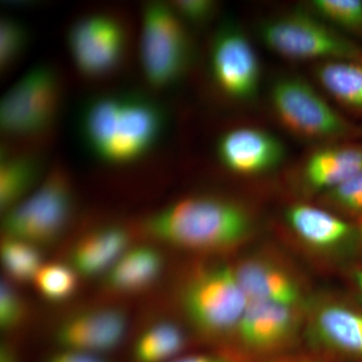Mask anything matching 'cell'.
I'll use <instances>...</instances> for the list:
<instances>
[{
	"label": "cell",
	"instance_id": "6da1fadb",
	"mask_svg": "<svg viewBox=\"0 0 362 362\" xmlns=\"http://www.w3.org/2000/svg\"><path fill=\"white\" fill-rule=\"evenodd\" d=\"M143 230L152 239L185 251L220 254L251 239L256 221L251 209L228 197H183L150 214Z\"/></svg>",
	"mask_w": 362,
	"mask_h": 362
},
{
	"label": "cell",
	"instance_id": "7a4b0ae2",
	"mask_svg": "<svg viewBox=\"0 0 362 362\" xmlns=\"http://www.w3.org/2000/svg\"><path fill=\"white\" fill-rule=\"evenodd\" d=\"M165 115L147 98L104 95L86 105L81 134L93 156L109 165H129L146 156L161 138Z\"/></svg>",
	"mask_w": 362,
	"mask_h": 362
},
{
	"label": "cell",
	"instance_id": "3957f363",
	"mask_svg": "<svg viewBox=\"0 0 362 362\" xmlns=\"http://www.w3.org/2000/svg\"><path fill=\"white\" fill-rule=\"evenodd\" d=\"M180 305L195 330L206 339L233 337L247 299L233 265L202 266L190 274L180 292Z\"/></svg>",
	"mask_w": 362,
	"mask_h": 362
},
{
	"label": "cell",
	"instance_id": "277c9868",
	"mask_svg": "<svg viewBox=\"0 0 362 362\" xmlns=\"http://www.w3.org/2000/svg\"><path fill=\"white\" fill-rule=\"evenodd\" d=\"M274 115L286 130L319 145L351 141L361 130L328 103L308 82L299 76H281L269 93Z\"/></svg>",
	"mask_w": 362,
	"mask_h": 362
},
{
	"label": "cell",
	"instance_id": "5b68a950",
	"mask_svg": "<svg viewBox=\"0 0 362 362\" xmlns=\"http://www.w3.org/2000/svg\"><path fill=\"white\" fill-rule=\"evenodd\" d=\"M75 207V192L63 166L52 168L39 187L23 202L4 214L6 237L40 247L52 246L70 225Z\"/></svg>",
	"mask_w": 362,
	"mask_h": 362
},
{
	"label": "cell",
	"instance_id": "8992f818",
	"mask_svg": "<svg viewBox=\"0 0 362 362\" xmlns=\"http://www.w3.org/2000/svg\"><path fill=\"white\" fill-rule=\"evenodd\" d=\"M258 32L268 49L293 61L362 59L361 45L307 9L272 16Z\"/></svg>",
	"mask_w": 362,
	"mask_h": 362
},
{
	"label": "cell",
	"instance_id": "52a82bcc",
	"mask_svg": "<svg viewBox=\"0 0 362 362\" xmlns=\"http://www.w3.org/2000/svg\"><path fill=\"white\" fill-rule=\"evenodd\" d=\"M192 45L187 25L169 4L149 2L142 11L140 61L151 87L177 83L189 69Z\"/></svg>",
	"mask_w": 362,
	"mask_h": 362
},
{
	"label": "cell",
	"instance_id": "ba28073f",
	"mask_svg": "<svg viewBox=\"0 0 362 362\" xmlns=\"http://www.w3.org/2000/svg\"><path fill=\"white\" fill-rule=\"evenodd\" d=\"M63 85L49 64L33 66L14 83L0 104V127L11 138L33 139L49 132L61 111Z\"/></svg>",
	"mask_w": 362,
	"mask_h": 362
},
{
	"label": "cell",
	"instance_id": "9c48e42d",
	"mask_svg": "<svg viewBox=\"0 0 362 362\" xmlns=\"http://www.w3.org/2000/svg\"><path fill=\"white\" fill-rule=\"evenodd\" d=\"M303 335L312 349L322 354L362 362V304L335 295L309 298Z\"/></svg>",
	"mask_w": 362,
	"mask_h": 362
},
{
	"label": "cell",
	"instance_id": "30bf717a",
	"mask_svg": "<svg viewBox=\"0 0 362 362\" xmlns=\"http://www.w3.org/2000/svg\"><path fill=\"white\" fill-rule=\"evenodd\" d=\"M128 45L127 28L114 14H87L69 30V52L84 77L101 78L113 74L122 65Z\"/></svg>",
	"mask_w": 362,
	"mask_h": 362
},
{
	"label": "cell",
	"instance_id": "8fae6325",
	"mask_svg": "<svg viewBox=\"0 0 362 362\" xmlns=\"http://www.w3.org/2000/svg\"><path fill=\"white\" fill-rule=\"evenodd\" d=\"M209 64L214 84L223 96L246 102L258 95L261 64L239 25L226 23L218 28L211 40Z\"/></svg>",
	"mask_w": 362,
	"mask_h": 362
},
{
	"label": "cell",
	"instance_id": "7c38bea8",
	"mask_svg": "<svg viewBox=\"0 0 362 362\" xmlns=\"http://www.w3.org/2000/svg\"><path fill=\"white\" fill-rule=\"evenodd\" d=\"M306 307L247 302L233 339L252 354H275L303 335Z\"/></svg>",
	"mask_w": 362,
	"mask_h": 362
},
{
	"label": "cell",
	"instance_id": "4fadbf2b",
	"mask_svg": "<svg viewBox=\"0 0 362 362\" xmlns=\"http://www.w3.org/2000/svg\"><path fill=\"white\" fill-rule=\"evenodd\" d=\"M247 302H272L306 307L303 282L296 272L276 255L257 252L233 265Z\"/></svg>",
	"mask_w": 362,
	"mask_h": 362
},
{
	"label": "cell",
	"instance_id": "5bb4252c",
	"mask_svg": "<svg viewBox=\"0 0 362 362\" xmlns=\"http://www.w3.org/2000/svg\"><path fill=\"white\" fill-rule=\"evenodd\" d=\"M128 317L117 307H98L76 312L54 331L59 349L105 356L120 346L126 337Z\"/></svg>",
	"mask_w": 362,
	"mask_h": 362
},
{
	"label": "cell",
	"instance_id": "9a60e30c",
	"mask_svg": "<svg viewBox=\"0 0 362 362\" xmlns=\"http://www.w3.org/2000/svg\"><path fill=\"white\" fill-rule=\"evenodd\" d=\"M288 228L304 246L319 254L357 251V226L323 206L295 202L286 209Z\"/></svg>",
	"mask_w": 362,
	"mask_h": 362
},
{
	"label": "cell",
	"instance_id": "2e32d148",
	"mask_svg": "<svg viewBox=\"0 0 362 362\" xmlns=\"http://www.w3.org/2000/svg\"><path fill=\"white\" fill-rule=\"evenodd\" d=\"M285 156L284 145L275 135L250 126L226 131L216 142V156L221 165L240 176L271 173Z\"/></svg>",
	"mask_w": 362,
	"mask_h": 362
},
{
	"label": "cell",
	"instance_id": "e0dca14e",
	"mask_svg": "<svg viewBox=\"0 0 362 362\" xmlns=\"http://www.w3.org/2000/svg\"><path fill=\"white\" fill-rule=\"evenodd\" d=\"M362 169V143L343 141L319 145L306 156L300 180L309 194L321 195L341 185Z\"/></svg>",
	"mask_w": 362,
	"mask_h": 362
},
{
	"label": "cell",
	"instance_id": "ac0fdd59",
	"mask_svg": "<svg viewBox=\"0 0 362 362\" xmlns=\"http://www.w3.org/2000/svg\"><path fill=\"white\" fill-rule=\"evenodd\" d=\"M131 235L122 226H100L77 240L69 264L83 277L105 275L131 247Z\"/></svg>",
	"mask_w": 362,
	"mask_h": 362
},
{
	"label": "cell",
	"instance_id": "d6986e66",
	"mask_svg": "<svg viewBox=\"0 0 362 362\" xmlns=\"http://www.w3.org/2000/svg\"><path fill=\"white\" fill-rule=\"evenodd\" d=\"M165 267L163 254L156 247H130L104 275L107 291L133 295L148 290L160 279Z\"/></svg>",
	"mask_w": 362,
	"mask_h": 362
},
{
	"label": "cell",
	"instance_id": "ffe728a7",
	"mask_svg": "<svg viewBox=\"0 0 362 362\" xmlns=\"http://www.w3.org/2000/svg\"><path fill=\"white\" fill-rule=\"evenodd\" d=\"M44 166V159L37 153L2 151L0 162V209L2 214L20 204L39 187L45 177H42Z\"/></svg>",
	"mask_w": 362,
	"mask_h": 362
},
{
	"label": "cell",
	"instance_id": "44dd1931",
	"mask_svg": "<svg viewBox=\"0 0 362 362\" xmlns=\"http://www.w3.org/2000/svg\"><path fill=\"white\" fill-rule=\"evenodd\" d=\"M317 82L343 108L362 115V59H334L317 63Z\"/></svg>",
	"mask_w": 362,
	"mask_h": 362
},
{
	"label": "cell",
	"instance_id": "7402d4cb",
	"mask_svg": "<svg viewBox=\"0 0 362 362\" xmlns=\"http://www.w3.org/2000/svg\"><path fill=\"white\" fill-rule=\"evenodd\" d=\"M187 345L185 331L173 321H159L136 338L131 362H169L180 356Z\"/></svg>",
	"mask_w": 362,
	"mask_h": 362
},
{
	"label": "cell",
	"instance_id": "603a6c76",
	"mask_svg": "<svg viewBox=\"0 0 362 362\" xmlns=\"http://www.w3.org/2000/svg\"><path fill=\"white\" fill-rule=\"evenodd\" d=\"M0 252L6 279L11 283L26 284L33 282L44 266L40 247L25 240L4 235Z\"/></svg>",
	"mask_w": 362,
	"mask_h": 362
},
{
	"label": "cell",
	"instance_id": "cb8c5ba5",
	"mask_svg": "<svg viewBox=\"0 0 362 362\" xmlns=\"http://www.w3.org/2000/svg\"><path fill=\"white\" fill-rule=\"evenodd\" d=\"M306 7L340 32L362 37V0H312Z\"/></svg>",
	"mask_w": 362,
	"mask_h": 362
},
{
	"label": "cell",
	"instance_id": "d4e9b609",
	"mask_svg": "<svg viewBox=\"0 0 362 362\" xmlns=\"http://www.w3.org/2000/svg\"><path fill=\"white\" fill-rule=\"evenodd\" d=\"M78 276L70 264L52 263L42 266L33 282L45 300L61 303L77 293Z\"/></svg>",
	"mask_w": 362,
	"mask_h": 362
},
{
	"label": "cell",
	"instance_id": "484cf974",
	"mask_svg": "<svg viewBox=\"0 0 362 362\" xmlns=\"http://www.w3.org/2000/svg\"><path fill=\"white\" fill-rule=\"evenodd\" d=\"M321 204L354 223L362 220V169L354 176L323 194L319 195Z\"/></svg>",
	"mask_w": 362,
	"mask_h": 362
},
{
	"label": "cell",
	"instance_id": "4316f807",
	"mask_svg": "<svg viewBox=\"0 0 362 362\" xmlns=\"http://www.w3.org/2000/svg\"><path fill=\"white\" fill-rule=\"evenodd\" d=\"M30 30L25 23L4 16L0 21V70L1 74L14 68L28 51Z\"/></svg>",
	"mask_w": 362,
	"mask_h": 362
},
{
	"label": "cell",
	"instance_id": "83f0119b",
	"mask_svg": "<svg viewBox=\"0 0 362 362\" xmlns=\"http://www.w3.org/2000/svg\"><path fill=\"white\" fill-rule=\"evenodd\" d=\"M28 303L7 279L0 286V327L4 332L18 330L28 321Z\"/></svg>",
	"mask_w": 362,
	"mask_h": 362
},
{
	"label": "cell",
	"instance_id": "f1b7e54d",
	"mask_svg": "<svg viewBox=\"0 0 362 362\" xmlns=\"http://www.w3.org/2000/svg\"><path fill=\"white\" fill-rule=\"evenodd\" d=\"M169 4L187 25H204L213 20L218 8L211 0H176Z\"/></svg>",
	"mask_w": 362,
	"mask_h": 362
},
{
	"label": "cell",
	"instance_id": "f546056e",
	"mask_svg": "<svg viewBox=\"0 0 362 362\" xmlns=\"http://www.w3.org/2000/svg\"><path fill=\"white\" fill-rule=\"evenodd\" d=\"M42 362H111L105 356L73 350L59 349L45 357Z\"/></svg>",
	"mask_w": 362,
	"mask_h": 362
},
{
	"label": "cell",
	"instance_id": "4dcf8cb0",
	"mask_svg": "<svg viewBox=\"0 0 362 362\" xmlns=\"http://www.w3.org/2000/svg\"><path fill=\"white\" fill-rule=\"evenodd\" d=\"M349 281L356 293L357 301L362 304V264L350 269Z\"/></svg>",
	"mask_w": 362,
	"mask_h": 362
},
{
	"label": "cell",
	"instance_id": "1f68e13d",
	"mask_svg": "<svg viewBox=\"0 0 362 362\" xmlns=\"http://www.w3.org/2000/svg\"><path fill=\"white\" fill-rule=\"evenodd\" d=\"M0 362H23L20 351L13 343H2L0 347Z\"/></svg>",
	"mask_w": 362,
	"mask_h": 362
},
{
	"label": "cell",
	"instance_id": "d6a6232c",
	"mask_svg": "<svg viewBox=\"0 0 362 362\" xmlns=\"http://www.w3.org/2000/svg\"><path fill=\"white\" fill-rule=\"evenodd\" d=\"M169 362H228L223 356L214 354H192V356H180Z\"/></svg>",
	"mask_w": 362,
	"mask_h": 362
},
{
	"label": "cell",
	"instance_id": "836d02e7",
	"mask_svg": "<svg viewBox=\"0 0 362 362\" xmlns=\"http://www.w3.org/2000/svg\"><path fill=\"white\" fill-rule=\"evenodd\" d=\"M357 226V251L362 255V220L356 223Z\"/></svg>",
	"mask_w": 362,
	"mask_h": 362
},
{
	"label": "cell",
	"instance_id": "e575fe53",
	"mask_svg": "<svg viewBox=\"0 0 362 362\" xmlns=\"http://www.w3.org/2000/svg\"><path fill=\"white\" fill-rule=\"evenodd\" d=\"M257 362H311L309 361H304V359H299V358H270V359H263V361H257Z\"/></svg>",
	"mask_w": 362,
	"mask_h": 362
}]
</instances>
